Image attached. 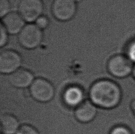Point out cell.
Masks as SVG:
<instances>
[{
	"label": "cell",
	"mask_w": 135,
	"mask_h": 134,
	"mask_svg": "<svg viewBox=\"0 0 135 134\" xmlns=\"http://www.w3.org/2000/svg\"><path fill=\"white\" fill-rule=\"evenodd\" d=\"M89 96L90 101L96 106L113 109L121 101L122 91L115 82L109 79H101L91 86Z\"/></svg>",
	"instance_id": "1"
},
{
	"label": "cell",
	"mask_w": 135,
	"mask_h": 134,
	"mask_svg": "<svg viewBox=\"0 0 135 134\" xmlns=\"http://www.w3.org/2000/svg\"><path fill=\"white\" fill-rule=\"evenodd\" d=\"M133 62L127 56L116 54L112 56L107 62V68L110 75L117 78H124L133 71Z\"/></svg>",
	"instance_id": "2"
},
{
	"label": "cell",
	"mask_w": 135,
	"mask_h": 134,
	"mask_svg": "<svg viewBox=\"0 0 135 134\" xmlns=\"http://www.w3.org/2000/svg\"><path fill=\"white\" fill-rule=\"evenodd\" d=\"M42 30L35 24L26 25L18 35L19 43L26 49H35L40 44L43 40Z\"/></svg>",
	"instance_id": "3"
},
{
	"label": "cell",
	"mask_w": 135,
	"mask_h": 134,
	"mask_svg": "<svg viewBox=\"0 0 135 134\" xmlns=\"http://www.w3.org/2000/svg\"><path fill=\"white\" fill-rule=\"evenodd\" d=\"M32 96L37 101L47 102L51 100L55 95V88L49 80L44 78L35 79L30 86Z\"/></svg>",
	"instance_id": "4"
},
{
	"label": "cell",
	"mask_w": 135,
	"mask_h": 134,
	"mask_svg": "<svg viewBox=\"0 0 135 134\" xmlns=\"http://www.w3.org/2000/svg\"><path fill=\"white\" fill-rule=\"evenodd\" d=\"M44 4L42 0H20L18 13L26 22L32 23L42 16Z\"/></svg>",
	"instance_id": "5"
},
{
	"label": "cell",
	"mask_w": 135,
	"mask_h": 134,
	"mask_svg": "<svg viewBox=\"0 0 135 134\" xmlns=\"http://www.w3.org/2000/svg\"><path fill=\"white\" fill-rule=\"evenodd\" d=\"M52 13L57 20H71L76 13V2L75 0H55L52 6Z\"/></svg>",
	"instance_id": "6"
},
{
	"label": "cell",
	"mask_w": 135,
	"mask_h": 134,
	"mask_svg": "<svg viewBox=\"0 0 135 134\" xmlns=\"http://www.w3.org/2000/svg\"><path fill=\"white\" fill-rule=\"evenodd\" d=\"M22 63L21 55L13 50H5L0 54V72L11 75L20 69Z\"/></svg>",
	"instance_id": "7"
},
{
	"label": "cell",
	"mask_w": 135,
	"mask_h": 134,
	"mask_svg": "<svg viewBox=\"0 0 135 134\" xmlns=\"http://www.w3.org/2000/svg\"><path fill=\"white\" fill-rule=\"evenodd\" d=\"M25 20L18 13L10 12L2 18V24L10 34H19L25 25Z\"/></svg>",
	"instance_id": "8"
},
{
	"label": "cell",
	"mask_w": 135,
	"mask_h": 134,
	"mask_svg": "<svg viewBox=\"0 0 135 134\" xmlns=\"http://www.w3.org/2000/svg\"><path fill=\"white\" fill-rule=\"evenodd\" d=\"M34 80L33 74L30 70L25 69H19L9 76L10 84L17 88L30 87Z\"/></svg>",
	"instance_id": "9"
},
{
	"label": "cell",
	"mask_w": 135,
	"mask_h": 134,
	"mask_svg": "<svg viewBox=\"0 0 135 134\" xmlns=\"http://www.w3.org/2000/svg\"><path fill=\"white\" fill-rule=\"evenodd\" d=\"M97 113V106L91 101L86 100L76 107L75 116L80 122L88 123L95 118Z\"/></svg>",
	"instance_id": "10"
},
{
	"label": "cell",
	"mask_w": 135,
	"mask_h": 134,
	"mask_svg": "<svg viewBox=\"0 0 135 134\" xmlns=\"http://www.w3.org/2000/svg\"><path fill=\"white\" fill-rule=\"evenodd\" d=\"M84 92L77 86H71L64 91L63 99L68 106L78 107L84 101Z\"/></svg>",
	"instance_id": "11"
},
{
	"label": "cell",
	"mask_w": 135,
	"mask_h": 134,
	"mask_svg": "<svg viewBox=\"0 0 135 134\" xmlns=\"http://www.w3.org/2000/svg\"><path fill=\"white\" fill-rule=\"evenodd\" d=\"M0 125L1 131L3 134H16L20 127L18 119L10 114L2 115Z\"/></svg>",
	"instance_id": "12"
},
{
	"label": "cell",
	"mask_w": 135,
	"mask_h": 134,
	"mask_svg": "<svg viewBox=\"0 0 135 134\" xmlns=\"http://www.w3.org/2000/svg\"><path fill=\"white\" fill-rule=\"evenodd\" d=\"M11 5L9 0H0V17L3 18L10 13Z\"/></svg>",
	"instance_id": "13"
},
{
	"label": "cell",
	"mask_w": 135,
	"mask_h": 134,
	"mask_svg": "<svg viewBox=\"0 0 135 134\" xmlns=\"http://www.w3.org/2000/svg\"><path fill=\"white\" fill-rule=\"evenodd\" d=\"M16 134H39L38 131L30 125L25 124V125L20 126L18 131Z\"/></svg>",
	"instance_id": "14"
},
{
	"label": "cell",
	"mask_w": 135,
	"mask_h": 134,
	"mask_svg": "<svg viewBox=\"0 0 135 134\" xmlns=\"http://www.w3.org/2000/svg\"><path fill=\"white\" fill-rule=\"evenodd\" d=\"M35 24L41 30L45 29L49 25V20L46 16H41L36 20Z\"/></svg>",
	"instance_id": "15"
},
{
	"label": "cell",
	"mask_w": 135,
	"mask_h": 134,
	"mask_svg": "<svg viewBox=\"0 0 135 134\" xmlns=\"http://www.w3.org/2000/svg\"><path fill=\"white\" fill-rule=\"evenodd\" d=\"M8 32L6 30V28L4 27L2 23L0 24V46L1 47H3L4 45H6L8 42Z\"/></svg>",
	"instance_id": "16"
},
{
	"label": "cell",
	"mask_w": 135,
	"mask_h": 134,
	"mask_svg": "<svg viewBox=\"0 0 135 134\" xmlns=\"http://www.w3.org/2000/svg\"><path fill=\"white\" fill-rule=\"evenodd\" d=\"M110 134H132V133L126 126H117L112 129Z\"/></svg>",
	"instance_id": "17"
},
{
	"label": "cell",
	"mask_w": 135,
	"mask_h": 134,
	"mask_svg": "<svg viewBox=\"0 0 135 134\" xmlns=\"http://www.w3.org/2000/svg\"><path fill=\"white\" fill-rule=\"evenodd\" d=\"M127 56L133 63H135V40L131 43L127 47Z\"/></svg>",
	"instance_id": "18"
},
{
	"label": "cell",
	"mask_w": 135,
	"mask_h": 134,
	"mask_svg": "<svg viewBox=\"0 0 135 134\" xmlns=\"http://www.w3.org/2000/svg\"><path fill=\"white\" fill-rule=\"evenodd\" d=\"M132 73H133V75L134 76V78H135V64L133 66V71H132Z\"/></svg>",
	"instance_id": "19"
},
{
	"label": "cell",
	"mask_w": 135,
	"mask_h": 134,
	"mask_svg": "<svg viewBox=\"0 0 135 134\" xmlns=\"http://www.w3.org/2000/svg\"><path fill=\"white\" fill-rule=\"evenodd\" d=\"M75 1L76 2H80L81 1H83V0H75Z\"/></svg>",
	"instance_id": "20"
}]
</instances>
